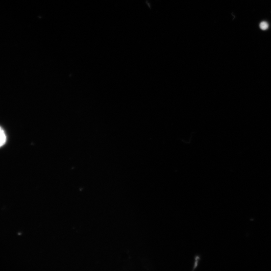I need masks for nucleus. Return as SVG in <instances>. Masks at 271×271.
<instances>
[{
  "label": "nucleus",
  "mask_w": 271,
  "mask_h": 271,
  "mask_svg": "<svg viewBox=\"0 0 271 271\" xmlns=\"http://www.w3.org/2000/svg\"><path fill=\"white\" fill-rule=\"evenodd\" d=\"M6 141V134L1 127H0V148L3 147Z\"/></svg>",
  "instance_id": "f257e3e1"
},
{
  "label": "nucleus",
  "mask_w": 271,
  "mask_h": 271,
  "mask_svg": "<svg viewBox=\"0 0 271 271\" xmlns=\"http://www.w3.org/2000/svg\"><path fill=\"white\" fill-rule=\"evenodd\" d=\"M260 28L263 30H267L269 27V25L266 22H262L260 25Z\"/></svg>",
  "instance_id": "f03ea898"
}]
</instances>
